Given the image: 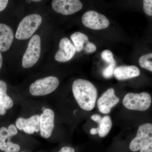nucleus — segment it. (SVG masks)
I'll use <instances>...</instances> for the list:
<instances>
[{
	"mask_svg": "<svg viewBox=\"0 0 152 152\" xmlns=\"http://www.w3.org/2000/svg\"><path fill=\"white\" fill-rule=\"evenodd\" d=\"M72 89L74 97L81 108L86 111L94 109L98 92L91 82L83 79H77L73 83Z\"/></svg>",
	"mask_w": 152,
	"mask_h": 152,
	"instance_id": "obj_1",
	"label": "nucleus"
},
{
	"mask_svg": "<svg viewBox=\"0 0 152 152\" xmlns=\"http://www.w3.org/2000/svg\"><path fill=\"white\" fill-rule=\"evenodd\" d=\"M42 17L38 14H32L23 18L19 23L15 38L26 40L31 37L42 23Z\"/></svg>",
	"mask_w": 152,
	"mask_h": 152,
	"instance_id": "obj_2",
	"label": "nucleus"
},
{
	"mask_svg": "<svg viewBox=\"0 0 152 152\" xmlns=\"http://www.w3.org/2000/svg\"><path fill=\"white\" fill-rule=\"evenodd\" d=\"M151 102V95L145 92L140 94L128 93L123 101V105L126 108L139 111L147 110L149 108Z\"/></svg>",
	"mask_w": 152,
	"mask_h": 152,
	"instance_id": "obj_3",
	"label": "nucleus"
},
{
	"mask_svg": "<svg viewBox=\"0 0 152 152\" xmlns=\"http://www.w3.org/2000/svg\"><path fill=\"white\" fill-rule=\"evenodd\" d=\"M59 84L58 79L54 76L39 79L30 86V94L34 96H45L54 91Z\"/></svg>",
	"mask_w": 152,
	"mask_h": 152,
	"instance_id": "obj_4",
	"label": "nucleus"
},
{
	"mask_svg": "<svg viewBox=\"0 0 152 152\" xmlns=\"http://www.w3.org/2000/svg\"><path fill=\"white\" fill-rule=\"evenodd\" d=\"M41 39L39 36L35 35L31 39L22 60L23 67H31L38 61L41 54Z\"/></svg>",
	"mask_w": 152,
	"mask_h": 152,
	"instance_id": "obj_5",
	"label": "nucleus"
},
{
	"mask_svg": "<svg viewBox=\"0 0 152 152\" xmlns=\"http://www.w3.org/2000/svg\"><path fill=\"white\" fill-rule=\"evenodd\" d=\"M151 142L152 124H143L139 127L137 135L130 143L129 148L132 151H138Z\"/></svg>",
	"mask_w": 152,
	"mask_h": 152,
	"instance_id": "obj_6",
	"label": "nucleus"
},
{
	"mask_svg": "<svg viewBox=\"0 0 152 152\" xmlns=\"http://www.w3.org/2000/svg\"><path fill=\"white\" fill-rule=\"evenodd\" d=\"M82 21L85 26L95 30L106 28L110 25L108 19L104 15L94 11L86 12L82 17Z\"/></svg>",
	"mask_w": 152,
	"mask_h": 152,
	"instance_id": "obj_7",
	"label": "nucleus"
},
{
	"mask_svg": "<svg viewBox=\"0 0 152 152\" xmlns=\"http://www.w3.org/2000/svg\"><path fill=\"white\" fill-rule=\"evenodd\" d=\"M52 6L57 12L64 15L75 13L80 10L83 7L79 0H53Z\"/></svg>",
	"mask_w": 152,
	"mask_h": 152,
	"instance_id": "obj_8",
	"label": "nucleus"
},
{
	"mask_svg": "<svg viewBox=\"0 0 152 152\" xmlns=\"http://www.w3.org/2000/svg\"><path fill=\"white\" fill-rule=\"evenodd\" d=\"M55 114L53 110L45 109L40 117V132L43 138L48 139L51 136L54 128Z\"/></svg>",
	"mask_w": 152,
	"mask_h": 152,
	"instance_id": "obj_9",
	"label": "nucleus"
},
{
	"mask_svg": "<svg viewBox=\"0 0 152 152\" xmlns=\"http://www.w3.org/2000/svg\"><path fill=\"white\" fill-rule=\"evenodd\" d=\"M120 102V99L115 95V90L110 88L103 94L97 101L99 110L102 114H109L111 109Z\"/></svg>",
	"mask_w": 152,
	"mask_h": 152,
	"instance_id": "obj_10",
	"label": "nucleus"
},
{
	"mask_svg": "<svg viewBox=\"0 0 152 152\" xmlns=\"http://www.w3.org/2000/svg\"><path fill=\"white\" fill-rule=\"evenodd\" d=\"M40 117L39 115H34L28 118H19L16 121V127L29 134L38 132L40 131Z\"/></svg>",
	"mask_w": 152,
	"mask_h": 152,
	"instance_id": "obj_11",
	"label": "nucleus"
},
{
	"mask_svg": "<svg viewBox=\"0 0 152 152\" xmlns=\"http://www.w3.org/2000/svg\"><path fill=\"white\" fill-rule=\"evenodd\" d=\"M59 50L55 55V59L60 62H66L72 58L76 53V49L67 38H63L60 41Z\"/></svg>",
	"mask_w": 152,
	"mask_h": 152,
	"instance_id": "obj_12",
	"label": "nucleus"
},
{
	"mask_svg": "<svg viewBox=\"0 0 152 152\" xmlns=\"http://www.w3.org/2000/svg\"><path fill=\"white\" fill-rule=\"evenodd\" d=\"M15 136L7 128L2 127L0 128V150L4 152H18L20 147L18 144L11 141L12 137Z\"/></svg>",
	"mask_w": 152,
	"mask_h": 152,
	"instance_id": "obj_13",
	"label": "nucleus"
},
{
	"mask_svg": "<svg viewBox=\"0 0 152 152\" xmlns=\"http://www.w3.org/2000/svg\"><path fill=\"white\" fill-rule=\"evenodd\" d=\"M140 71L135 66H122L115 69L114 75L118 80H125L139 77Z\"/></svg>",
	"mask_w": 152,
	"mask_h": 152,
	"instance_id": "obj_14",
	"label": "nucleus"
},
{
	"mask_svg": "<svg viewBox=\"0 0 152 152\" xmlns=\"http://www.w3.org/2000/svg\"><path fill=\"white\" fill-rule=\"evenodd\" d=\"M14 38L12 28L7 25L0 23V51L5 52L10 49Z\"/></svg>",
	"mask_w": 152,
	"mask_h": 152,
	"instance_id": "obj_15",
	"label": "nucleus"
},
{
	"mask_svg": "<svg viewBox=\"0 0 152 152\" xmlns=\"http://www.w3.org/2000/svg\"><path fill=\"white\" fill-rule=\"evenodd\" d=\"M71 39L73 42L77 52H80L84 50L86 44L89 42L88 36L83 33L79 32L73 34L71 36Z\"/></svg>",
	"mask_w": 152,
	"mask_h": 152,
	"instance_id": "obj_16",
	"label": "nucleus"
},
{
	"mask_svg": "<svg viewBox=\"0 0 152 152\" xmlns=\"http://www.w3.org/2000/svg\"><path fill=\"white\" fill-rule=\"evenodd\" d=\"M7 85L4 81L0 80V102L7 110H10L13 106V102L7 94Z\"/></svg>",
	"mask_w": 152,
	"mask_h": 152,
	"instance_id": "obj_17",
	"label": "nucleus"
},
{
	"mask_svg": "<svg viewBox=\"0 0 152 152\" xmlns=\"http://www.w3.org/2000/svg\"><path fill=\"white\" fill-rule=\"evenodd\" d=\"M112 127V119L108 115L102 118L100 124L99 125L98 134L101 137H104L108 134Z\"/></svg>",
	"mask_w": 152,
	"mask_h": 152,
	"instance_id": "obj_18",
	"label": "nucleus"
},
{
	"mask_svg": "<svg viewBox=\"0 0 152 152\" xmlns=\"http://www.w3.org/2000/svg\"><path fill=\"white\" fill-rule=\"evenodd\" d=\"M138 62L141 67L152 72V52L142 55L139 58Z\"/></svg>",
	"mask_w": 152,
	"mask_h": 152,
	"instance_id": "obj_19",
	"label": "nucleus"
},
{
	"mask_svg": "<svg viewBox=\"0 0 152 152\" xmlns=\"http://www.w3.org/2000/svg\"><path fill=\"white\" fill-rule=\"evenodd\" d=\"M102 58L106 62L110 64H115V61L114 58L113 53L110 50H106L102 52Z\"/></svg>",
	"mask_w": 152,
	"mask_h": 152,
	"instance_id": "obj_20",
	"label": "nucleus"
},
{
	"mask_svg": "<svg viewBox=\"0 0 152 152\" xmlns=\"http://www.w3.org/2000/svg\"><path fill=\"white\" fill-rule=\"evenodd\" d=\"M142 3L144 13L148 16L152 17V0H144Z\"/></svg>",
	"mask_w": 152,
	"mask_h": 152,
	"instance_id": "obj_21",
	"label": "nucleus"
},
{
	"mask_svg": "<svg viewBox=\"0 0 152 152\" xmlns=\"http://www.w3.org/2000/svg\"><path fill=\"white\" fill-rule=\"evenodd\" d=\"M115 64H110L103 71V75L106 78L108 79L111 77L114 74V68Z\"/></svg>",
	"mask_w": 152,
	"mask_h": 152,
	"instance_id": "obj_22",
	"label": "nucleus"
},
{
	"mask_svg": "<svg viewBox=\"0 0 152 152\" xmlns=\"http://www.w3.org/2000/svg\"><path fill=\"white\" fill-rule=\"evenodd\" d=\"M84 50L87 53H94L96 50V47L94 44L88 42L86 44Z\"/></svg>",
	"mask_w": 152,
	"mask_h": 152,
	"instance_id": "obj_23",
	"label": "nucleus"
},
{
	"mask_svg": "<svg viewBox=\"0 0 152 152\" xmlns=\"http://www.w3.org/2000/svg\"><path fill=\"white\" fill-rule=\"evenodd\" d=\"M91 119L97 123L99 125L100 124L102 120V117L99 115H98V114H95V115H92L91 117Z\"/></svg>",
	"mask_w": 152,
	"mask_h": 152,
	"instance_id": "obj_24",
	"label": "nucleus"
},
{
	"mask_svg": "<svg viewBox=\"0 0 152 152\" xmlns=\"http://www.w3.org/2000/svg\"><path fill=\"white\" fill-rule=\"evenodd\" d=\"M140 152H152V142L140 150Z\"/></svg>",
	"mask_w": 152,
	"mask_h": 152,
	"instance_id": "obj_25",
	"label": "nucleus"
},
{
	"mask_svg": "<svg viewBox=\"0 0 152 152\" xmlns=\"http://www.w3.org/2000/svg\"><path fill=\"white\" fill-rule=\"evenodd\" d=\"M8 2L7 0H0V12L6 8Z\"/></svg>",
	"mask_w": 152,
	"mask_h": 152,
	"instance_id": "obj_26",
	"label": "nucleus"
},
{
	"mask_svg": "<svg viewBox=\"0 0 152 152\" xmlns=\"http://www.w3.org/2000/svg\"><path fill=\"white\" fill-rule=\"evenodd\" d=\"M73 148L70 147H64L59 151L58 152H75Z\"/></svg>",
	"mask_w": 152,
	"mask_h": 152,
	"instance_id": "obj_27",
	"label": "nucleus"
},
{
	"mask_svg": "<svg viewBox=\"0 0 152 152\" xmlns=\"http://www.w3.org/2000/svg\"><path fill=\"white\" fill-rule=\"evenodd\" d=\"M7 110L3 104L0 102V115L3 116L5 115L7 113Z\"/></svg>",
	"mask_w": 152,
	"mask_h": 152,
	"instance_id": "obj_28",
	"label": "nucleus"
},
{
	"mask_svg": "<svg viewBox=\"0 0 152 152\" xmlns=\"http://www.w3.org/2000/svg\"><path fill=\"white\" fill-rule=\"evenodd\" d=\"M99 130V128H93L92 129H91V131H90V133L92 135H96L98 134Z\"/></svg>",
	"mask_w": 152,
	"mask_h": 152,
	"instance_id": "obj_29",
	"label": "nucleus"
},
{
	"mask_svg": "<svg viewBox=\"0 0 152 152\" xmlns=\"http://www.w3.org/2000/svg\"><path fill=\"white\" fill-rule=\"evenodd\" d=\"M3 64V58L2 56L1 53V51H0V69L1 68Z\"/></svg>",
	"mask_w": 152,
	"mask_h": 152,
	"instance_id": "obj_30",
	"label": "nucleus"
},
{
	"mask_svg": "<svg viewBox=\"0 0 152 152\" xmlns=\"http://www.w3.org/2000/svg\"><path fill=\"white\" fill-rule=\"evenodd\" d=\"M33 1L36 2H37L41 1H40V0H33Z\"/></svg>",
	"mask_w": 152,
	"mask_h": 152,
	"instance_id": "obj_31",
	"label": "nucleus"
},
{
	"mask_svg": "<svg viewBox=\"0 0 152 152\" xmlns=\"http://www.w3.org/2000/svg\"></svg>",
	"mask_w": 152,
	"mask_h": 152,
	"instance_id": "obj_32",
	"label": "nucleus"
}]
</instances>
